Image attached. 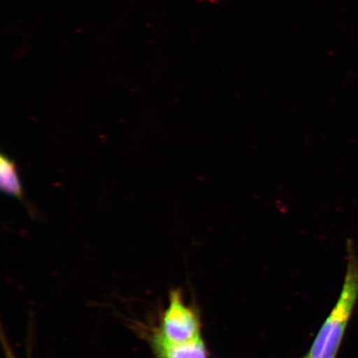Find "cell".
Instances as JSON below:
<instances>
[{"instance_id": "obj_1", "label": "cell", "mask_w": 358, "mask_h": 358, "mask_svg": "<svg viewBox=\"0 0 358 358\" xmlns=\"http://www.w3.org/2000/svg\"><path fill=\"white\" fill-rule=\"evenodd\" d=\"M348 263L341 293L313 341L310 358H336L358 301V254L352 240L347 243Z\"/></svg>"}, {"instance_id": "obj_2", "label": "cell", "mask_w": 358, "mask_h": 358, "mask_svg": "<svg viewBox=\"0 0 358 358\" xmlns=\"http://www.w3.org/2000/svg\"><path fill=\"white\" fill-rule=\"evenodd\" d=\"M160 334L169 342L185 343L201 338L198 315L183 301L179 290L169 293V303L161 317Z\"/></svg>"}, {"instance_id": "obj_3", "label": "cell", "mask_w": 358, "mask_h": 358, "mask_svg": "<svg viewBox=\"0 0 358 358\" xmlns=\"http://www.w3.org/2000/svg\"><path fill=\"white\" fill-rule=\"evenodd\" d=\"M147 338L157 358H208L201 337L189 342L172 343L158 329H154L149 331Z\"/></svg>"}, {"instance_id": "obj_4", "label": "cell", "mask_w": 358, "mask_h": 358, "mask_svg": "<svg viewBox=\"0 0 358 358\" xmlns=\"http://www.w3.org/2000/svg\"><path fill=\"white\" fill-rule=\"evenodd\" d=\"M0 187L3 194L17 199L28 210L31 217H36L34 209L26 201L17 165L8 155L0 156Z\"/></svg>"}, {"instance_id": "obj_5", "label": "cell", "mask_w": 358, "mask_h": 358, "mask_svg": "<svg viewBox=\"0 0 358 358\" xmlns=\"http://www.w3.org/2000/svg\"><path fill=\"white\" fill-rule=\"evenodd\" d=\"M3 340V347L4 353H6V358H17L15 355H13L11 348L10 347V344L8 343L7 340L2 338Z\"/></svg>"}, {"instance_id": "obj_6", "label": "cell", "mask_w": 358, "mask_h": 358, "mask_svg": "<svg viewBox=\"0 0 358 358\" xmlns=\"http://www.w3.org/2000/svg\"><path fill=\"white\" fill-rule=\"evenodd\" d=\"M303 358H310V357H308V356H306V357H303Z\"/></svg>"}]
</instances>
